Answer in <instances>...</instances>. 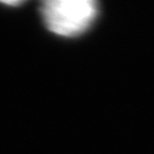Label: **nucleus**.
<instances>
[{
  "label": "nucleus",
  "mask_w": 154,
  "mask_h": 154,
  "mask_svg": "<svg viewBox=\"0 0 154 154\" xmlns=\"http://www.w3.org/2000/svg\"><path fill=\"white\" fill-rule=\"evenodd\" d=\"M97 11V4L92 0H48L42 6L46 27L62 36H75L85 32Z\"/></svg>",
  "instance_id": "nucleus-1"
}]
</instances>
